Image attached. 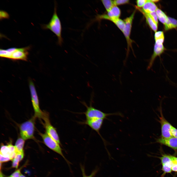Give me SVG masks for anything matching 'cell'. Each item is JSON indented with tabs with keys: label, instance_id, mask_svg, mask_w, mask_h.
<instances>
[{
	"label": "cell",
	"instance_id": "cell-23",
	"mask_svg": "<svg viewBox=\"0 0 177 177\" xmlns=\"http://www.w3.org/2000/svg\"><path fill=\"white\" fill-rule=\"evenodd\" d=\"M114 24L123 33L125 27V24L124 21L119 18L117 20Z\"/></svg>",
	"mask_w": 177,
	"mask_h": 177
},
{
	"label": "cell",
	"instance_id": "cell-37",
	"mask_svg": "<svg viewBox=\"0 0 177 177\" xmlns=\"http://www.w3.org/2000/svg\"><path fill=\"white\" fill-rule=\"evenodd\" d=\"M0 177H3V175L1 171L0 172Z\"/></svg>",
	"mask_w": 177,
	"mask_h": 177
},
{
	"label": "cell",
	"instance_id": "cell-30",
	"mask_svg": "<svg viewBox=\"0 0 177 177\" xmlns=\"http://www.w3.org/2000/svg\"><path fill=\"white\" fill-rule=\"evenodd\" d=\"M21 174L19 169L16 170L8 177H20Z\"/></svg>",
	"mask_w": 177,
	"mask_h": 177
},
{
	"label": "cell",
	"instance_id": "cell-38",
	"mask_svg": "<svg viewBox=\"0 0 177 177\" xmlns=\"http://www.w3.org/2000/svg\"><path fill=\"white\" fill-rule=\"evenodd\" d=\"M20 177H26L22 174H21Z\"/></svg>",
	"mask_w": 177,
	"mask_h": 177
},
{
	"label": "cell",
	"instance_id": "cell-32",
	"mask_svg": "<svg viewBox=\"0 0 177 177\" xmlns=\"http://www.w3.org/2000/svg\"><path fill=\"white\" fill-rule=\"evenodd\" d=\"M11 160L10 158L8 157H5L0 154V162L2 163L8 162Z\"/></svg>",
	"mask_w": 177,
	"mask_h": 177
},
{
	"label": "cell",
	"instance_id": "cell-17",
	"mask_svg": "<svg viewBox=\"0 0 177 177\" xmlns=\"http://www.w3.org/2000/svg\"><path fill=\"white\" fill-rule=\"evenodd\" d=\"M165 29L168 30L177 27V20L170 17H168V20L164 25Z\"/></svg>",
	"mask_w": 177,
	"mask_h": 177
},
{
	"label": "cell",
	"instance_id": "cell-29",
	"mask_svg": "<svg viewBox=\"0 0 177 177\" xmlns=\"http://www.w3.org/2000/svg\"><path fill=\"white\" fill-rule=\"evenodd\" d=\"M0 19L4 18H8L9 17V15L6 12L3 11H0Z\"/></svg>",
	"mask_w": 177,
	"mask_h": 177
},
{
	"label": "cell",
	"instance_id": "cell-3",
	"mask_svg": "<svg viewBox=\"0 0 177 177\" xmlns=\"http://www.w3.org/2000/svg\"><path fill=\"white\" fill-rule=\"evenodd\" d=\"M87 109L84 113L86 119L101 118L107 119L108 116L112 115H117L122 116V114L119 112L112 113H106L101 110L95 108L90 105L89 106L84 103Z\"/></svg>",
	"mask_w": 177,
	"mask_h": 177
},
{
	"label": "cell",
	"instance_id": "cell-21",
	"mask_svg": "<svg viewBox=\"0 0 177 177\" xmlns=\"http://www.w3.org/2000/svg\"><path fill=\"white\" fill-rule=\"evenodd\" d=\"M24 153H17L12 160V167L17 168L18 166L19 162L23 159Z\"/></svg>",
	"mask_w": 177,
	"mask_h": 177
},
{
	"label": "cell",
	"instance_id": "cell-13",
	"mask_svg": "<svg viewBox=\"0 0 177 177\" xmlns=\"http://www.w3.org/2000/svg\"><path fill=\"white\" fill-rule=\"evenodd\" d=\"M156 142L166 146L177 152V138L172 136L168 138L161 137L157 138Z\"/></svg>",
	"mask_w": 177,
	"mask_h": 177
},
{
	"label": "cell",
	"instance_id": "cell-6",
	"mask_svg": "<svg viewBox=\"0 0 177 177\" xmlns=\"http://www.w3.org/2000/svg\"><path fill=\"white\" fill-rule=\"evenodd\" d=\"M42 119L44 121V126L46 133L60 145L59 135L56 129L51 123L49 114L47 112H44Z\"/></svg>",
	"mask_w": 177,
	"mask_h": 177
},
{
	"label": "cell",
	"instance_id": "cell-4",
	"mask_svg": "<svg viewBox=\"0 0 177 177\" xmlns=\"http://www.w3.org/2000/svg\"><path fill=\"white\" fill-rule=\"evenodd\" d=\"M29 87L31 97L32 103L34 112V116L36 118H42L44 112L40 109L37 92L34 84L30 81Z\"/></svg>",
	"mask_w": 177,
	"mask_h": 177
},
{
	"label": "cell",
	"instance_id": "cell-22",
	"mask_svg": "<svg viewBox=\"0 0 177 177\" xmlns=\"http://www.w3.org/2000/svg\"><path fill=\"white\" fill-rule=\"evenodd\" d=\"M101 1L107 12L115 6L114 0H102Z\"/></svg>",
	"mask_w": 177,
	"mask_h": 177
},
{
	"label": "cell",
	"instance_id": "cell-5",
	"mask_svg": "<svg viewBox=\"0 0 177 177\" xmlns=\"http://www.w3.org/2000/svg\"><path fill=\"white\" fill-rule=\"evenodd\" d=\"M39 134L46 146L61 156L67 162H68L63 154L62 149L60 146V144L46 132L44 133H39Z\"/></svg>",
	"mask_w": 177,
	"mask_h": 177
},
{
	"label": "cell",
	"instance_id": "cell-1",
	"mask_svg": "<svg viewBox=\"0 0 177 177\" xmlns=\"http://www.w3.org/2000/svg\"><path fill=\"white\" fill-rule=\"evenodd\" d=\"M44 29L49 30L55 34L58 38V43L61 46L63 42L62 36V27L61 23L57 13V5L55 2L54 11L49 23L42 26Z\"/></svg>",
	"mask_w": 177,
	"mask_h": 177
},
{
	"label": "cell",
	"instance_id": "cell-14",
	"mask_svg": "<svg viewBox=\"0 0 177 177\" xmlns=\"http://www.w3.org/2000/svg\"><path fill=\"white\" fill-rule=\"evenodd\" d=\"M16 154L14 146L11 144L6 146H1L0 150V154L3 156L9 157L11 160L12 161Z\"/></svg>",
	"mask_w": 177,
	"mask_h": 177
},
{
	"label": "cell",
	"instance_id": "cell-26",
	"mask_svg": "<svg viewBox=\"0 0 177 177\" xmlns=\"http://www.w3.org/2000/svg\"><path fill=\"white\" fill-rule=\"evenodd\" d=\"M114 1L115 5L116 6L127 4L129 1V0H116Z\"/></svg>",
	"mask_w": 177,
	"mask_h": 177
},
{
	"label": "cell",
	"instance_id": "cell-12",
	"mask_svg": "<svg viewBox=\"0 0 177 177\" xmlns=\"http://www.w3.org/2000/svg\"><path fill=\"white\" fill-rule=\"evenodd\" d=\"M104 119L101 118H94L86 119L83 122L89 126L92 130L95 131L101 137L104 142V145L106 144V142L102 137L100 133V131L103 124Z\"/></svg>",
	"mask_w": 177,
	"mask_h": 177
},
{
	"label": "cell",
	"instance_id": "cell-16",
	"mask_svg": "<svg viewBox=\"0 0 177 177\" xmlns=\"http://www.w3.org/2000/svg\"><path fill=\"white\" fill-rule=\"evenodd\" d=\"M145 16L147 22L151 29L154 32H156L158 29V25L151 18L148 14H147L140 11Z\"/></svg>",
	"mask_w": 177,
	"mask_h": 177
},
{
	"label": "cell",
	"instance_id": "cell-27",
	"mask_svg": "<svg viewBox=\"0 0 177 177\" xmlns=\"http://www.w3.org/2000/svg\"><path fill=\"white\" fill-rule=\"evenodd\" d=\"M148 14L158 24V17L156 11Z\"/></svg>",
	"mask_w": 177,
	"mask_h": 177
},
{
	"label": "cell",
	"instance_id": "cell-2",
	"mask_svg": "<svg viewBox=\"0 0 177 177\" xmlns=\"http://www.w3.org/2000/svg\"><path fill=\"white\" fill-rule=\"evenodd\" d=\"M34 116L20 125V132L21 138L25 140L34 138L35 121Z\"/></svg>",
	"mask_w": 177,
	"mask_h": 177
},
{
	"label": "cell",
	"instance_id": "cell-28",
	"mask_svg": "<svg viewBox=\"0 0 177 177\" xmlns=\"http://www.w3.org/2000/svg\"><path fill=\"white\" fill-rule=\"evenodd\" d=\"M147 0H137L136 1V3L137 8H139L143 7Z\"/></svg>",
	"mask_w": 177,
	"mask_h": 177
},
{
	"label": "cell",
	"instance_id": "cell-15",
	"mask_svg": "<svg viewBox=\"0 0 177 177\" xmlns=\"http://www.w3.org/2000/svg\"><path fill=\"white\" fill-rule=\"evenodd\" d=\"M140 11H141L147 14H149L156 11L158 9L156 5L151 0H148L142 7V9H140L137 8Z\"/></svg>",
	"mask_w": 177,
	"mask_h": 177
},
{
	"label": "cell",
	"instance_id": "cell-36",
	"mask_svg": "<svg viewBox=\"0 0 177 177\" xmlns=\"http://www.w3.org/2000/svg\"><path fill=\"white\" fill-rule=\"evenodd\" d=\"M151 1L152 2H157L159 1V0H151Z\"/></svg>",
	"mask_w": 177,
	"mask_h": 177
},
{
	"label": "cell",
	"instance_id": "cell-9",
	"mask_svg": "<svg viewBox=\"0 0 177 177\" xmlns=\"http://www.w3.org/2000/svg\"><path fill=\"white\" fill-rule=\"evenodd\" d=\"M160 116L159 117V122L161 127V137L163 138H168L172 136L171 130L172 125L165 118L161 107L159 109Z\"/></svg>",
	"mask_w": 177,
	"mask_h": 177
},
{
	"label": "cell",
	"instance_id": "cell-18",
	"mask_svg": "<svg viewBox=\"0 0 177 177\" xmlns=\"http://www.w3.org/2000/svg\"><path fill=\"white\" fill-rule=\"evenodd\" d=\"M25 140L21 138H18L16 140L14 146L16 154L24 153L23 147Z\"/></svg>",
	"mask_w": 177,
	"mask_h": 177
},
{
	"label": "cell",
	"instance_id": "cell-7",
	"mask_svg": "<svg viewBox=\"0 0 177 177\" xmlns=\"http://www.w3.org/2000/svg\"><path fill=\"white\" fill-rule=\"evenodd\" d=\"M163 41L160 40H155L153 52L149 61L147 69L149 70L152 67L156 58L159 57L160 58L161 56L166 50L163 43Z\"/></svg>",
	"mask_w": 177,
	"mask_h": 177
},
{
	"label": "cell",
	"instance_id": "cell-8",
	"mask_svg": "<svg viewBox=\"0 0 177 177\" xmlns=\"http://www.w3.org/2000/svg\"><path fill=\"white\" fill-rule=\"evenodd\" d=\"M135 12V11H134L130 16L126 18L124 21L125 24V27L123 33L126 38L127 44L128 49L126 55L127 58L129 54V48H132V41L130 39V35L132 23Z\"/></svg>",
	"mask_w": 177,
	"mask_h": 177
},
{
	"label": "cell",
	"instance_id": "cell-35",
	"mask_svg": "<svg viewBox=\"0 0 177 177\" xmlns=\"http://www.w3.org/2000/svg\"><path fill=\"white\" fill-rule=\"evenodd\" d=\"M171 168L172 171L177 172V164L174 163Z\"/></svg>",
	"mask_w": 177,
	"mask_h": 177
},
{
	"label": "cell",
	"instance_id": "cell-31",
	"mask_svg": "<svg viewBox=\"0 0 177 177\" xmlns=\"http://www.w3.org/2000/svg\"><path fill=\"white\" fill-rule=\"evenodd\" d=\"M171 131L172 136L177 138V129L172 126Z\"/></svg>",
	"mask_w": 177,
	"mask_h": 177
},
{
	"label": "cell",
	"instance_id": "cell-19",
	"mask_svg": "<svg viewBox=\"0 0 177 177\" xmlns=\"http://www.w3.org/2000/svg\"><path fill=\"white\" fill-rule=\"evenodd\" d=\"M159 158L161 160L162 165H166L171 167L174 164L168 155L163 154L162 156L159 157Z\"/></svg>",
	"mask_w": 177,
	"mask_h": 177
},
{
	"label": "cell",
	"instance_id": "cell-34",
	"mask_svg": "<svg viewBox=\"0 0 177 177\" xmlns=\"http://www.w3.org/2000/svg\"><path fill=\"white\" fill-rule=\"evenodd\" d=\"M169 156L174 163L177 164V157L170 155Z\"/></svg>",
	"mask_w": 177,
	"mask_h": 177
},
{
	"label": "cell",
	"instance_id": "cell-10",
	"mask_svg": "<svg viewBox=\"0 0 177 177\" xmlns=\"http://www.w3.org/2000/svg\"><path fill=\"white\" fill-rule=\"evenodd\" d=\"M121 14L120 10L117 6H114L107 14L98 15H97L95 20H98L104 19L109 20L113 23L119 19Z\"/></svg>",
	"mask_w": 177,
	"mask_h": 177
},
{
	"label": "cell",
	"instance_id": "cell-24",
	"mask_svg": "<svg viewBox=\"0 0 177 177\" xmlns=\"http://www.w3.org/2000/svg\"><path fill=\"white\" fill-rule=\"evenodd\" d=\"M162 170L163 172V176L166 173H170L172 171L171 167L166 165H162Z\"/></svg>",
	"mask_w": 177,
	"mask_h": 177
},
{
	"label": "cell",
	"instance_id": "cell-11",
	"mask_svg": "<svg viewBox=\"0 0 177 177\" xmlns=\"http://www.w3.org/2000/svg\"><path fill=\"white\" fill-rule=\"evenodd\" d=\"M30 48L28 46L21 48H15L13 51L9 54V59L13 60H27L28 50Z\"/></svg>",
	"mask_w": 177,
	"mask_h": 177
},
{
	"label": "cell",
	"instance_id": "cell-33",
	"mask_svg": "<svg viewBox=\"0 0 177 177\" xmlns=\"http://www.w3.org/2000/svg\"><path fill=\"white\" fill-rule=\"evenodd\" d=\"M82 170L83 173V177H93L96 173V171H94L93 172L89 175L88 176H86L85 175L84 171L83 170V169H82Z\"/></svg>",
	"mask_w": 177,
	"mask_h": 177
},
{
	"label": "cell",
	"instance_id": "cell-20",
	"mask_svg": "<svg viewBox=\"0 0 177 177\" xmlns=\"http://www.w3.org/2000/svg\"><path fill=\"white\" fill-rule=\"evenodd\" d=\"M158 18L164 25L167 22L168 17L160 9H158L156 11Z\"/></svg>",
	"mask_w": 177,
	"mask_h": 177
},
{
	"label": "cell",
	"instance_id": "cell-25",
	"mask_svg": "<svg viewBox=\"0 0 177 177\" xmlns=\"http://www.w3.org/2000/svg\"><path fill=\"white\" fill-rule=\"evenodd\" d=\"M155 39L164 38L163 32L161 31H159L155 32L154 34Z\"/></svg>",
	"mask_w": 177,
	"mask_h": 177
}]
</instances>
